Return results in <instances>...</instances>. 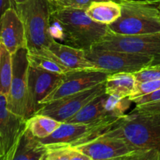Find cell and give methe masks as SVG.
Returning a JSON list of instances; mask_svg holds the SVG:
<instances>
[{
	"instance_id": "obj_24",
	"label": "cell",
	"mask_w": 160,
	"mask_h": 160,
	"mask_svg": "<svg viewBox=\"0 0 160 160\" xmlns=\"http://www.w3.org/2000/svg\"><path fill=\"white\" fill-rule=\"evenodd\" d=\"M134 74L137 83L147 82L160 79V62L147 66Z\"/></svg>"
},
{
	"instance_id": "obj_13",
	"label": "cell",
	"mask_w": 160,
	"mask_h": 160,
	"mask_svg": "<svg viewBox=\"0 0 160 160\" xmlns=\"http://www.w3.org/2000/svg\"><path fill=\"white\" fill-rule=\"evenodd\" d=\"M105 92L104 82L83 92L48 102L37 113L48 116L60 122H67L94 98Z\"/></svg>"
},
{
	"instance_id": "obj_16",
	"label": "cell",
	"mask_w": 160,
	"mask_h": 160,
	"mask_svg": "<svg viewBox=\"0 0 160 160\" xmlns=\"http://www.w3.org/2000/svg\"><path fill=\"white\" fill-rule=\"evenodd\" d=\"M48 48L70 70H79L96 69L86 57L85 50L75 48L66 44H61L56 42V39L52 42Z\"/></svg>"
},
{
	"instance_id": "obj_15",
	"label": "cell",
	"mask_w": 160,
	"mask_h": 160,
	"mask_svg": "<svg viewBox=\"0 0 160 160\" xmlns=\"http://www.w3.org/2000/svg\"><path fill=\"white\" fill-rule=\"evenodd\" d=\"M0 43L12 55L20 48H27L24 24L17 8H11L1 14Z\"/></svg>"
},
{
	"instance_id": "obj_1",
	"label": "cell",
	"mask_w": 160,
	"mask_h": 160,
	"mask_svg": "<svg viewBox=\"0 0 160 160\" xmlns=\"http://www.w3.org/2000/svg\"><path fill=\"white\" fill-rule=\"evenodd\" d=\"M52 20L63 34L66 45L88 50L102 40L108 32V25L96 23L84 9L55 3Z\"/></svg>"
},
{
	"instance_id": "obj_20",
	"label": "cell",
	"mask_w": 160,
	"mask_h": 160,
	"mask_svg": "<svg viewBox=\"0 0 160 160\" xmlns=\"http://www.w3.org/2000/svg\"><path fill=\"white\" fill-rule=\"evenodd\" d=\"M29 64L32 67L59 74H67L71 70L66 67L49 48H42L37 51H28Z\"/></svg>"
},
{
	"instance_id": "obj_12",
	"label": "cell",
	"mask_w": 160,
	"mask_h": 160,
	"mask_svg": "<svg viewBox=\"0 0 160 160\" xmlns=\"http://www.w3.org/2000/svg\"><path fill=\"white\" fill-rule=\"evenodd\" d=\"M66 74H59L29 66L27 118L37 113L43 102L62 83Z\"/></svg>"
},
{
	"instance_id": "obj_5",
	"label": "cell",
	"mask_w": 160,
	"mask_h": 160,
	"mask_svg": "<svg viewBox=\"0 0 160 160\" xmlns=\"http://www.w3.org/2000/svg\"><path fill=\"white\" fill-rule=\"evenodd\" d=\"M75 147L90 160L160 159L157 150L138 148L124 139L106 135H99Z\"/></svg>"
},
{
	"instance_id": "obj_27",
	"label": "cell",
	"mask_w": 160,
	"mask_h": 160,
	"mask_svg": "<svg viewBox=\"0 0 160 160\" xmlns=\"http://www.w3.org/2000/svg\"><path fill=\"white\" fill-rule=\"evenodd\" d=\"M98 1H105V0H64L62 3L58 5L78 8V9H84L86 10L92 2Z\"/></svg>"
},
{
	"instance_id": "obj_4",
	"label": "cell",
	"mask_w": 160,
	"mask_h": 160,
	"mask_svg": "<svg viewBox=\"0 0 160 160\" xmlns=\"http://www.w3.org/2000/svg\"><path fill=\"white\" fill-rule=\"evenodd\" d=\"M121 15L108 25L111 32L122 35H140L160 33V12L155 3L118 0Z\"/></svg>"
},
{
	"instance_id": "obj_22",
	"label": "cell",
	"mask_w": 160,
	"mask_h": 160,
	"mask_svg": "<svg viewBox=\"0 0 160 160\" xmlns=\"http://www.w3.org/2000/svg\"><path fill=\"white\" fill-rule=\"evenodd\" d=\"M44 160H90L75 146L65 143L48 144Z\"/></svg>"
},
{
	"instance_id": "obj_11",
	"label": "cell",
	"mask_w": 160,
	"mask_h": 160,
	"mask_svg": "<svg viewBox=\"0 0 160 160\" xmlns=\"http://www.w3.org/2000/svg\"><path fill=\"white\" fill-rule=\"evenodd\" d=\"M117 120H104L91 123L62 122L51 135L39 140L45 145L65 143L77 146L104 134Z\"/></svg>"
},
{
	"instance_id": "obj_28",
	"label": "cell",
	"mask_w": 160,
	"mask_h": 160,
	"mask_svg": "<svg viewBox=\"0 0 160 160\" xmlns=\"http://www.w3.org/2000/svg\"><path fill=\"white\" fill-rule=\"evenodd\" d=\"M159 100H160V89L151 92L149 94H147V95H142V96L138 97V98H134V99L132 100V102L135 103L136 105H141L144 104V103L159 101Z\"/></svg>"
},
{
	"instance_id": "obj_32",
	"label": "cell",
	"mask_w": 160,
	"mask_h": 160,
	"mask_svg": "<svg viewBox=\"0 0 160 160\" xmlns=\"http://www.w3.org/2000/svg\"><path fill=\"white\" fill-rule=\"evenodd\" d=\"M52 1L54 3H56V4H60V3H62L64 0H52Z\"/></svg>"
},
{
	"instance_id": "obj_9",
	"label": "cell",
	"mask_w": 160,
	"mask_h": 160,
	"mask_svg": "<svg viewBox=\"0 0 160 160\" xmlns=\"http://www.w3.org/2000/svg\"><path fill=\"white\" fill-rule=\"evenodd\" d=\"M93 47L102 49L126 52L156 56L160 62V33L140 35H122L110 30Z\"/></svg>"
},
{
	"instance_id": "obj_26",
	"label": "cell",
	"mask_w": 160,
	"mask_h": 160,
	"mask_svg": "<svg viewBox=\"0 0 160 160\" xmlns=\"http://www.w3.org/2000/svg\"><path fill=\"white\" fill-rule=\"evenodd\" d=\"M133 112L145 114L160 113V100L141 105H136L135 109L133 110Z\"/></svg>"
},
{
	"instance_id": "obj_6",
	"label": "cell",
	"mask_w": 160,
	"mask_h": 160,
	"mask_svg": "<svg viewBox=\"0 0 160 160\" xmlns=\"http://www.w3.org/2000/svg\"><path fill=\"white\" fill-rule=\"evenodd\" d=\"M87 59L98 70L109 73H136L144 67L159 62L157 58L148 55L102 49L92 47L85 50Z\"/></svg>"
},
{
	"instance_id": "obj_29",
	"label": "cell",
	"mask_w": 160,
	"mask_h": 160,
	"mask_svg": "<svg viewBox=\"0 0 160 160\" xmlns=\"http://www.w3.org/2000/svg\"><path fill=\"white\" fill-rule=\"evenodd\" d=\"M11 8H17L14 0H0V9L1 13H3L7 9Z\"/></svg>"
},
{
	"instance_id": "obj_18",
	"label": "cell",
	"mask_w": 160,
	"mask_h": 160,
	"mask_svg": "<svg viewBox=\"0 0 160 160\" xmlns=\"http://www.w3.org/2000/svg\"><path fill=\"white\" fill-rule=\"evenodd\" d=\"M46 146L27 128L22 135L13 160H44Z\"/></svg>"
},
{
	"instance_id": "obj_30",
	"label": "cell",
	"mask_w": 160,
	"mask_h": 160,
	"mask_svg": "<svg viewBox=\"0 0 160 160\" xmlns=\"http://www.w3.org/2000/svg\"><path fill=\"white\" fill-rule=\"evenodd\" d=\"M118 1V0H117ZM130 1H141V2H149V3H159L160 0H130Z\"/></svg>"
},
{
	"instance_id": "obj_8",
	"label": "cell",
	"mask_w": 160,
	"mask_h": 160,
	"mask_svg": "<svg viewBox=\"0 0 160 160\" xmlns=\"http://www.w3.org/2000/svg\"><path fill=\"white\" fill-rule=\"evenodd\" d=\"M28 48H22L12 55L13 75L7 96V107L11 112L27 118L28 102Z\"/></svg>"
},
{
	"instance_id": "obj_3",
	"label": "cell",
	"mask_w": 160,
	"mask_h": 160,
	"mask_svg": "<svg viewBox=\"0 0 160 160\" xmlns=\"http://www.w3.org/2000/svg\"><path fill=\"white\" fill-rule=\"evenodd\" d=\"M54 5L52 0H27L17 5L24 24L28 51L48 48L55 40L50 23Z\"/></svg>"
},
{
	"instance_id": "obj_31",
	"label": "cell",
	"mask_w": 160,
	"mask_h": 160,
	"mask_svg": "<svg viewBox=\"0 0 160 160\" xmlns=\"http://www.w3.org/2000/svg\"><path fill=\"white\" fill-rule=\"evenodd\" d=\"M27 0H14V2H15L16 3V6L17 5H19V4H21V3L24 2H26Z\"/></svg>"
},
{
	"instance_id": "obj_34",
	"label": "cell",
	"mask_w": 160,
	"mask_h": 160,
	"mask_svg": "<svg viewBox=\"0 0 160 160\" xmlns=\"http://www.w3.org/2000/svg\"><path fill=\"white\" fill-rule=\"evenodd\" d=\"M116 1H117V0H116Z\"/></svg>"
},
{
	"instance_id": "obj_2",
	"label": "cell",
	"mask_w": 160,
	"mask_h": 160,
	"mask_svg": "<svg viewBox=\"0 0 160 160\" xmlns=\"http://www.w3.org/2000/svg\"><path fill=\"white\" fill-rule=\"evenodd\" d=\"M102 135L124 139L142 148L160 152V113L125 114Z\"/></svg>"
},
{
	"instance_id": "obj_23",
	"label": "cell",
	"mask_w": 160,
	"mask_h": 160,
	"mask_svg": "<svg viewBox=\"0 0 160 160\" xmlns=\"http://www.w3.org/2000/svg\"><path fill=\"white\" fill-rule=\"evenodd\" d=\"M13 75L12 55L0 43V95L8 96Z\"/></svg>"
},
{
	"instance_id": "obj_7",
	"label": "cell",
	"mask_w": 160,
	"mask_h": 160,
	"mask_svg": "<svg viewBox=\"0 0 160 160\" xmlns=\"http://www.w3.org/2000/svg\"><path fill=\"white\" fill-rule=\"evenodd\" d=\"M131 102H133L129 97L120 98L108 95L105 92L94 98L67 122L91 123L119 120L125 115Z\"/></svg>"
},
{
	"instance_id": "obj_14",
	"label": "cell",
	"mask_w": 160,
	"mask_h": 160,
	"mask_svg": "<svg viewBox=\"0 0 160 160\" xmlns=\"http://www.w3.org/2000/svg\"><path fill=\"white\" fill-rule=\"evenodd\" d=\"M109 74L110 73L96 69L68 72L62 84L44 100L43 106L48 102L83 92L106 82Z\"/></svg>"
},
{
	"instance_id": "obj_17",
	"label": "cell",
	"mask_w": 160,
	"mask_h": 160,
	"mask_svg": "<svg viewBox=\"0 0 160 160\" xmlns=\"http://www.w3.org/2000/svg\"><path fill=\"white\" fill-rule=\"evenodd\" d=\"M86 13L96 23L109 25L120 17L121 6L116 0L94 2L86 9Z\"/></svg>"
},
{
	"instance_id": "obj_21",
	"label": "cell",
	"mask_w": 160,
	"mask_h": 160,
	"mask_svg": "<svg viewBox=\"0 0 160 160\" xmlns=\"http://www.w3.org/2000/svg\"><path fill=\"white\" fill-rule=\"evenodd\" d=\"M62 122L42 114H34L27 119V128L34 137L43 139L51 135Z\"/></svg>"
},
{
	"instance_id": "obj_19",
	"label": "cell",
	"mask_w": 160,
	"mask_h": 160,
	"mask_svg": "<svg viewBox=\"0 0 160 160\" xmlns=\"http://www.w3.org/2000/svg\"><path fill=\"white\" fill-rule=\"evenodd\" d=\"M136 84L137 81L133 73H110L105 82V91L108 95L127 98L132 95Z\"/></svg>"
},
{
	"instance_id": "obj_33",
	"label": "cell",
	"mask_w": 160,
	"mask_h": 160,
	"mask_svg": "<svg viewBox=\"0 0 160 160\" xmlns=\"http://www.w3.org/2000/svg\"><path fill=\"white\" fill-rule=\"evenodd\" d=\"M158 8H159V12H160V2L159 3V5H158Z\"/></svg>"
},
{
	"instance_id": "obj_10",
	"label": "cell",
	"mask_w": 160,
	"mask_h": 160,
	"mask_svg": "<svg viewBox=\"0 0 160 160\" xmlns=\"http://www.w3.org/2000/svg\"><path fill=\"white\" fill-rule=\"evenodd\" d=\"M27 129V119L11 112L7 97L0 95V159L13 160L20 138Z\"/></svg>"
},
{
	"instance_id": "obj_25",
	"label": "cell",
	"mask_w": 160,
	"mask_h": 160,
	"mask_svg": "<svg viewBox=\"0 0 160 160\" xmlns=\"http://www.w3.org/2000/svg\"><path fill=\"white\" fill-rule=\"evenodd\" d=\"M159 89H160V79L147 81V82L137 83L134 92L129 98L132 101L134 98L149 94Z\"/></svg>"
}]
</instances>
